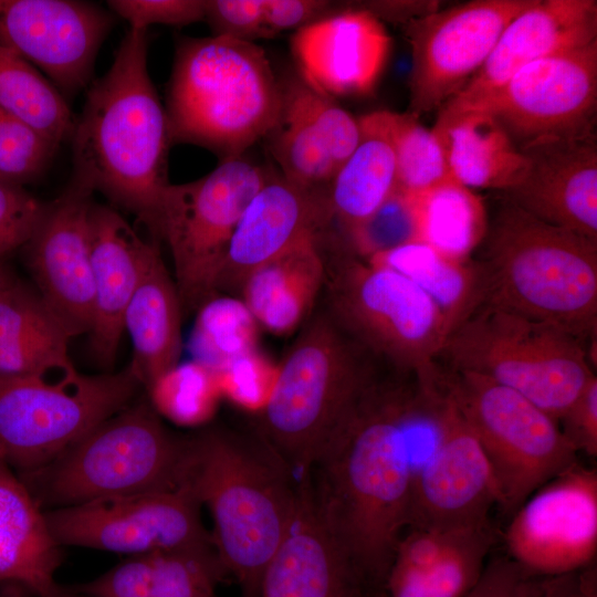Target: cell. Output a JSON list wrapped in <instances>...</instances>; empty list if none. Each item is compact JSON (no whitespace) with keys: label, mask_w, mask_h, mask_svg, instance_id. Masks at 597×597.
<instances>
[{"label":"cell","mask_w":597,"mask_h":597,"mask_svg":"<svg viewBox=\"0 0 597 597\" xmlns=\"http://www.w3.org/2000/svg\"><path fill=\"white\" fill-rule=\"evenodd\" d=\"M428 401L417 374L386 369L310 471L325 524L374 593L384 590L408 528L416 467L411 438Z\"/></svg>","instance_id":"6da1fadb"},{"label":"cell","mask_w":597,"mask_h":597,"mask_svg":"<svg viewBox=\"0 0 597 597\" xmlns=\"http://www.w3.org/2000/svg\"><path fill=\"white\" fill-rule=\"evenodd\" d=\"M147 30L129 28L75 118L71 180L98 191L155 237L171 146L166 109L147 66Z\"/></svg>","instance_id":"7a4b0ae2"},{"label":"cell","mask_w":597,"mask_h":597,"mask_svg":"<svg viewBox=\"0 0 597 597\" xmlns=\"http://www.w3.org/2000/svg\"><path fill=\"white\" fill-rule=\"evenodd\" d=\"M182 485L211 513L213 546L243 597H259L263 572L295 512L298 480L261 440L209 429L187 438Z\"/></svg>","instance_id":"3957f363"},{"label":"cell","mask_w":597,"mask_h":597,"mask_svg":"<svg viewBox=\"0 0 597 597\" xmlns=\"http://www.w3.org/2000/svg\"><path fill=\"white\" fill-rule=\"evenodd\" d=\"M481 245L483 303L561 328L585 346L597 335V241L505 197Z\"/></svg>","instance_id":"277c9868"},{"label":"cell","mask_w":597,"mask_h":597,"mask_svg":"<svg viewBox=\"0 0 597 597\" xmlns=\"http://www.w3.org/2000/svg\"><path fill=\"white\" fill-rule=\"evenodd\" d=\"M388 367L318 300L279 365L272 396L256 416L259 437L296 479L306 475L366 389Z\"/></svg>","instance_id":"5b68a950"},{"label":"cell","mask_w":597,"mask_h":597,"mask_svg":"<svg viewBox=\"0 0 597 597\" xmlns=\"http://www.w3.org/2000/svg\"><path fill=\"white\" fill-rule=\"evenodd\" d=\"M282 107L281 83L264 50L227 35L180 39L167 87L171 145L237 157L266 137Z\"/></svg>","instance_id":"8992f818"},{"label":"cell","mask_w":597,"mask_h":597,"mask_svg":"<svg viewBox=\"0 0 597 597\" xmlns=\"http://www.w3.org/2000/svg\"><path fill=\"white\" fill-rule=\"evenodd\" d=\"M186 458L187 438L174 436L151 405L139 402L107 418L21 480L40 506L57 509L180 488Z\"/></svg>","instance_id":"52a82bcc"},{"label":"cell","mask_w":597,"mask_h":597,"mask_svg":"<svg viewBox=\"0 0 597 597\" xmlns=\"http://www.w3.org/2000/svg\"><path fill=\"white\" fill-rule=\"evenodd\" d=\"M320 302L357 342L401 373L429 369L451 332L436 303L411 280L355 254L339 237L321 239Z\"/></svg>","instance_id":"ba28073f"},{"label":"cell","mask_w":597,"mask_h":597,"mask_svg":"<svg viewBox=\"0 0 597 597\" xmlns=\"http://www.w3.org/2000/svg\"><path fill=\"white\" fill-rule=\"evenodd\" d=\"M442 356L448 368L505 386L557 421L595 376L582 341L489 303L451 333Z\"/></svg>","instance_id":"9c48e42d"},{"label":"cell","mask_w":597,"mask_h":597,"mask_svg":"<svg viewBox=\"0 0 597 597\" xmlns=\"http://www.w3.org/2000/svg\"><path fill=\"white\" fill-rule=\"evenodd\" d=\"M140 386L130 365L102 375L71 367L0 377V458L21 475L45 467L126 408Z\"/></svg>","instance_id":"30bf717a"},{"label":"cell","mask_w":597,"mask_h":597,"mask_svg":"<svg viewBox=\"0 0 597 597\" xmlns=\"http://www.w3.org/2000/svg\"><path fill=\"white\" fill-rule=\"evenodd\" d=\"M441 367L446 391L481 443L511 516L541 485L577 462L559 423L516 391L479 374Z\"/></svg>","instance_id":"8fae6325"},{"label":"cell","mask_w":597,"mask_h":597,"mask_svg":"<svg viewBox=\"0 0 597 597\" xmlns=\"http://www.w3.org/2000/svg\"><path fill=\"white\" fill-rule=\"evenodd\" d=\"M270 175L241 155L222 159L197 180L166 187L154 241L164 240L170 249L182 312H196L217 295L216 280L233 231Z\"/></svg>","instance_id":"7c38bea8"},{"label":"cell","mask_w":597,"mask_h":597,"mask_svg":"<svg viewBox=\"0 0 597 597\" xmlns=\"http://www.w3.org/2000/svg\"><path fill=\"white\" fill-rule=\"evenodd\" d=\"M596 106L597 40L537 60L471 105L439 113H486L520 147L541 138L593 133Z\"/></svg>","instance_id":"4fadbf2b"},{"label":"cell","mask_w":597,"mask_h":597,"mask_svg":"<svg viewBox=\"0 0 597 597\" xmlns=\"http://www.w3.org/2000/svg\"><path fill=\"white\" fill-rule=\"evenodd\" d=\"M200 504L181 485L44 511L48 526L62 545L130 555L213 544L200 517Z\"/></svg>","instance_id":"5bb4252c"},{"label":"cell","mask_w":597,"mask_h":597,"mask_svg":"<svg viewBox=\"0 0 597 597\" xmlns=\"http://www.w3.org/2000/svg\"><path fill=\"white\" fill-rule=\"evenodd\" d=\"M534 0H474L409 22L410 113L439 109L480 70L505 27Z\"/></svg>","instance_id":"9a60e30c"},{"label":"cell","mask_w":597,"mask_h":597,"mask_svg":"<svg viewBox=\"0 0 597 597\" xmlns=\"http://www.w3.org/2000/svg\"><path fill=\"white\" fill-rule=\"evenodd\" d=\"M506 555L548 576L595 564L597 470L578 461L536 489L510 516Z\"/></svg>","instance_id":"2e32d148"},{"label":"cell","mask_w":597,"mask_h":597,"mask_svg":"<svg viewBox=\"0 0 597 597\" xmlns=\"http://www.w3.org/2000/svg\"><path fill=\"white\" fill-rule=\"evenodd\" d=\"M434 440L416 462L411 485L410 527H461L491 521L499 505L495 479L478 438L442 383L434 410Z\"/></svg>","instance_id":"e0dca14e"},{"label":"cell","mask_w":597,"mask_h":597,"mask_svg":"<svg viewBox=\"0 0 597 597\" xmlns=\"http://www.w3.org/2000/svg\"><path fill=\"white\" fill-rule=\"evenodd\" d=\"M114 14L77 0H0V45L38 70L66 97L92 80Z\"/></svg>","instance_id":"ac0fdd59"},{"label":"cell","mask_w":597,"mask_h":597,"mask_svg":"<svg viewBox=\"0 0 597 597\" xmlns=\"http://www.w3.org/2000/svg\"><path fill=\"white\" fill-rule=\"evenodd\" d=\"M93 192L70 180L46 203L24 245L39 294L71 337L90 333L94 314L88 216Z\"/></svg>","instance_id":"d6986e66"},{"label":"cell","mask_w":597,"mask_h":597,"mask_svg":"<svg viewBox=\"0 0 597 597\" xmlns=\"http://www.w3.org/2000/svg\"><path fill=\"white\" fill-rule=\"evenodd\" d=\"M327 191L298 187L272 174L250 200L230 239L216 293L239 297L249 274L332 223Z\"/></svg>","instance_id":"ffe728a7"},{"label":"cell","mask_w":597,"mask_h":597,"mask_svg":"<svg viewBox=\"0 0 597 597\" xmlns=\"http://www.w3.org/2000/svg\"><path fill=\"white\" fill-rule=\"evenodd\" d=\"M528 163L506 198L530 214L597 241V144L594 132L519 147Z\"/></svg>","instance_id":"44dd1931"},{"label":"cell","mask_w":597,"mask_h":597,"mask_svg":"<svg viewBox=\"0 0 597 597\" xmlns=\"http://www.w3.org/2000/svg\"><path fill=\"white\" fill-rule=\"evenodd\" d=\"M317 507L310 474L298 480L295 512L268 563L259 597H369Z\"/></svg>","instance_id":"7402d4cb"},{"label":"cell","mask_w":597,"mask_h":597,"mask_svg":"<svg viewBox=\"0 0 597 597\" xmlns=\"http://www.w3.org/2000/svg\"><path fill=\"white\" fill-rule=\"evenodd\" d=\"M596 40L595 0H534L505 27L480 70L438 111H460L501 87L524 66Z\"/></svg>","instance_id":"603a6c76"},{"label":"cell","mask_w":597,"mask_h":597,"mask_svg":"<svg viewBox=\"0 0 597 597\" xmlns=\"http://www.w3.org/2000/svg\"><path fill=\"white\" fill-rule=\"evenodd\" d=\"M389 48L384 24L365 9L332 13L298 29L291 39L298 73L332 97L369 93Z\"/></svg>","instance_id":"cb8c5ba5"},{"label":"cell","mask_w":597,"mask_h":597,"mask_svg":"<svg viewBox=\"0 0 597 597\" xmlns=\"http://www.w3.org/2000/svg\"><path fill=\"white\" fill-rule=\"evenodd\" d=\"M495 541L491 521L408 528L386 576V597H465L480 579Z\"/></svg>","instance_id":"d4e9b609"},{"label":"cell","mask_w":597,"mask_h":597,"mask_svg":"<svg viewBox=\"0 0 597 597\" xmlns=\"http://www.w3.org/2000/svg\"><path fill=\"white\" fill-rule=\"evenodd\" d=\"M88 227L94 286L90 334L97 359L111 365L124 332L125 311L157 241H145L115 209L95 202Z\"/></svg>","instance_id":"484cf974"},{"label":"cell","mask_w":597,"mask_h":597,"mask_svg":"<svg viewBox=\"0 0 597 597\" xmlns=\"http://www.w3.org/2000/svg\"><path fill=\"white\" fill-rule=\"evenodd\" d=\"M322 235L298 242L243 282L239 298L261 328L285 336L298 331L314 311L325 279Z\"/></svg>","instance_id":"4316f807"},{"label":"cell","mask_w":597,"mask_h":597,"mask_svg":"<svg viewBox=\"0 0 597 597\" xmlns=\"http://www.w3.org/2000/svg\"><path fill=\"white\" fill-rule=\"evenodd\" d=\"M182 314L175 280L155 242L124 315L134 348L129 365L146 389L179 364Z\"/></svg>","instance_id":"83f0119b"},{"label":"cell","mask_w":597,"mask_h":597,"mask_svg":"<svg viewBox=\"0 0 597 597\" xmlns=\"http://www.w3.org/2000/svg\"><path fill=\"white\" fill-rule=\"evenodd\" d=\"M432 129L443 146L451 177L470 189L506 192L527 172L526 157L503 126L486 113H438Z\"/></svg>","instance_id":"f1b7e54d"},{"label":"cell","mask_w":597,"mask_h":597,"mask_svg":"<svg viewBox=\"0 0 597 597\" xmlns=\"http://www.w3.org/2000/svg\"><path fill=\"white\" fill-rule=\"evenodd\" d=\"M60 563L44 511L0 458V584L18 583L38 596L55 580Z\"/></svg>","instance_id":"f546056e"},{"label":"cell","mask_w":597,"mask_h":597,"mask_svg":"<svg viewBox=\"0 0 597 597\" xmlns=\"http://www.w3.org/2000/svg\"><path fill=\"white\" fill-rule=\"evenodd\" d=\"M395 112L376 111L358 118L359 140L327 189L332 220L344 237L373 214L396 189Z\"/></svg>","instance_id":"4dcf8cb0"},{"label":"cell","mask_w":597,"mask_h":597,"mask_svg":"<svg viewBox=\"0 0 597 597\" xmlns=\"http://www.w3.org/2000/svg\"><path fill=\"white\" fill-rule=\"evenodd\" d=\"M70 338L39 293L15 280L0 294V377L74 367Z\"/></svg>","instance_id":"1f68e13d"},{"label":"cell","mask_w":597,"mask_h":597,"mask_svg":"<svg viewBox=\"0 0 597 597\" xmlns=\"http://www.w3.org/2000/svg\"><path fill=\"white\" fill-rule=\"evenodd\" d=\"M365 260L411 280L436 303L451 333L485 300L483 271L473 259H451L413 241Z\"/></svg>","instance_id":"d6a6232c"},{"label":"cell","mask_w":597,"mask_h":597,"mask_svg":"<svg viewBox=\"0 0 597 597\" xmlns=\"http://www.w3.org/2000/svg\"><path fill=\"white\" fill-rule=\"evenodd\" d=\"M410 196L417 241L451 259H472L489 228L488 210L473 189L450 178Z\"/></svg>","instance_id":"836d02e7"},{"label":"cell","mask_w":597,"mask_h":597,"mask_svg":"<svg viewBox=\"0 0 597 597\" xmlns=\"http://www.w3.org/2000/svg\"><path fill=\"white\" fill-rule=\"evenodd\" d=\"M0 108L59 146L71 137L75 117L66 98L36 67L2 45Z\"/></svg>","instance_id":"e575fe53"},{"label":"cell","mask_w":597,"mask_h":597,"mask_svg":"<svg viewBox=\"0 0 597 597\" xmlns=\"http://www.w3.org/2000/svg\"><path fill=\"white\" fill-rule=\"evenodd\" d=\"M266 137L286 180L311 191H327L336 165L322 136L283 93L279 121Z\"/></svg>","instance_id":"d590c367"},{"label":"cell","mask_w":597,"mask_h":597,"mask_svg":"<svg viewBox=\"0 0 597 597\" xmlns=\"http://www.w3.org/2000/svg\"><path fill=\"white\" fill-rule=\"evenodd\" d=\"M196 312L189 341L193 360L216 371L258 349L260 326L239 297L217 294Z\"/></svg>","instance_id":"8d00e7d4"},{"label":"cell","mask_w":597,"mask_h":597,"mask_svg":"<svg viewBox=\"0 0 597 597\" xmlns=\"http://www.w3.org/2000/svg\"><path fill=\"white\" fill-rule=\"evenodd\" d=\"M147 391L154 410L181 427L208 423L222 399L214 371L193 359L159 376Z\"/></svg>","instance_id":"74e56055"},{"label":"cell","mask_w":597,"mask_h":597,"mask_svg":"<svg viewBox=\"0 0 597 597\" xmlns=\"http://www.w3.org/2000/svg\"><path fill=\"white\" fill-rule=\"evenodd\" d=\"M394 142L397 190L417 195L452 178L438 135L418 116L395 112Z\"/></svg>","instance_id":"f35d334b"},{"label":"cell","mask_w":597,"mask_h":597,"mask_svg":"<svg viewBox=\"0 0 597 597\" xmlns=\"http://www.w3.org/2000/svg\"><path fill=\"white\" fill-rule=\"evenodd\" d=\"M150 597H216L226 569L213 544L153 553Z\"/></svg>","instance_id":"ab89813d"},{"label":"cell","mask_w":597,"mask_h":597,"mask_svg":"<svg viewBox=\"0 0 597 597\" xmlns=\"http://www.w3.org/2000/svg\"><path fill=\"white\" fill-rule=\"evenodd\" d=\"M281 87L283 95L301 109L322 136L338 170L358 144V119L298 72L281 84Z\"/></svg>","instance_id":"60d3db41"},{"label":"cell","mask_w":597,"mask_h":597,"mask_svg":"<svg viewBox=\"0 0 597 597\" xmlns=\"http://www.w3.org/2000/svg\"><path fill=\"white\" fill-rule=\"evenodd\" d=\"M341 238L363 259L417 241L411 196L395 189L373 214Z\"/></svg>","instance_id":"b9f144b4"},{"label":"cell","mask_w":597,"mask_h":597,"mask_svg":"<svg viewBox=\"0 0 597 597\" xmlns=\"http://www.w3.org/2000/svg\"><path fill=\"white\" fill-rule=\"evenodd\" d=\"M576 582L577 573L542 575L502 554L488 559L465 597H573Z\"/></svg>","instance_id":"7bdbcfd3"},{"label":"cell","mask_w":597,"mask_h":597,"mask_svg":"<svg viewBox=\"0 0 597 597\" xmlns=\"http://www.w3.org/2000/svg\"><path fill=\"white\" fill-rule=\"evenodd\" d=\"M57 148L59 145L0 108V176L24 186L45 172Z\"/></svg>","instance_id":"ee69618b"},{"label":"cell","mask_w":597,"mask_h":597,"mask_svg":"<svg viewBox=\"0 0 597 597\" xmlns=\"http://www.w3.org/2000/svg\"><path fill=\"white\" fill-rule=\"evenodd\" d=\"M279 365L255 349L214 371L221 398L258 416L275 387Z\"/></svg>","instance_id":"f6af8a7d"},{"label":"cell","mask_w":597,"mask_h":597,"mask_svg":"<svg viewBox=\"0 0 597 597\" xmlns=\"http://www.w3.org/2000/svg\"><path fill=\"white\" fill-rule=\"evenodd\" d=\"M45 207L23 185L0 176V260L28 243Z\"/></svg>","instance_id":"bcb514c9"},{"label":"cell","mask_w":597,"mask_h":597,"mask_svg":"<svg viewBox=\"0 0 597 597\" xmlns=\"http://www.w3.org/2000/svg\"><path fill=\"white\" fill-rule=\"evenodd\" d=\"M107 7L129 23L144 29L151 24L184 27L205 20V0H111Z\"/></svg>","instance_id":"7dc6e473"},{"label":"cell","mask_w":597,"mask_h":597,"mask_svg":"<svg viewBox=\"0 0 597 597\" xmlns=\"http://www.w3.org/2000/svg\"><path fill=\"white\" fill-rule=\"evenodd\" d=\"M154 555H132L98 577L72 589L83 597H150Z\"/></svg>","instance_id":"c3c4849f"},{"label":"cell","mask_w":597,"mask_h":597,"mask_svg":"<svg viewBox=\"0 0 597 597\" xmlns=\"http://www.w3.org/2000/svg\"><path fill=\"white\" fill-rule=\"evenodd\" d=\"M213 35L239 40L270 39L264 22L263 0H205Z\"/></svg>","instance_id":"681fc988"},{"label":"cell","mask_w":597,"mask_h":597,"mask_svg":"<svg viewBox=\"0 0 597 597\" xmlns=\"http://www.w3.org/2000/svg\"><path fill=\"white\" fill-rule=\"evenodd\" d=\"M563 434L575 451L597 457V377L588 381L582 394L558 420Z\"/></svg>","instance_id":"f907efd6"},{"label":"cell","mask_w":597,"mask_h":597,"mask_svg":"<svg viewBox=\"0 0 597 597\" xmlns=\"http://www.w3.org/2000/svg\"><path fill=\"white\" fill-rule=\"evenodd\" d=\"M324 0H263V14L270 38L289 29H301L331 13Z\"/></svg>","instance_id":"816d5d0a"},{"label":"cell","mask_w":597,"mask_h":597,"mask_svg":"<svg viewBox=\"0 0 597 597\" xmlns=\"http://www.w3.org/2000/svg\"><path fill=\"white\" fill-rule=\"evenodd\" d=\"M573 597H597L596 564L578 570L577 584Z\"/></svg>","instance_id":"f5cc1de1"},{"label":"cell","mask_w":597,"mask_h":597,"mask_svg":"<svg viewBox=\"0 0 597 597\" xmlns=\"http://www.w3.org/2000/svg\"><path fill=\"white\" fill-rule=\"evenodd\" d=\"M36 597H83L72 588L59 585L55 580L42 589Z\"/></svg>","instance_id":"db71d44e"},{"label":"cell","mask_w":597,"mask_h":597,"mask_svg":"<svg viewBox=\"0 0 597 597\" xmlns=\"http://www.w3.org/2000/svg\"><path fill=\"white\" fill-rule=\"evenodd\" d=\"M15 279L12 276L10 271L7 269V266L3 264V261L0 260V294L10 286Z\"/></svg>","instance_id":"11a10c76"},{"label":"cell","mask_w":597,"mask_h":597,"mask_svg":"<svg viewBox=\"0 0 597 597\" xmlns=\"http://www.w3.org/2000/svg\"><path fill=\"white\" fill-rule=\"evenodd\" d=\"M369 597H386V594H385V591L383 590V591L375 593V594H373V595L369 596Z\"/></svg>","instance_id":"9f6ffc18"}]
</instances>
